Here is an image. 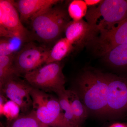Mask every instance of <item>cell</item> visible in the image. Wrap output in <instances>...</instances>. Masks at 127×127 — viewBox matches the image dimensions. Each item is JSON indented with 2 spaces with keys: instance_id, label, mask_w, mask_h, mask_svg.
Returning a JSON list of instances; mask_svg holds the SVG:
<instances>
[{
  "instance_id": "cell-1",
  "label": "cell",
  "mask_w": 127,
  "mask_h": 127,
  "mask_svg": "<svg viewBox=\"0 0 127 127\" xmlns=\"http://www.w3.org/2000/svg\"><path fill=\"white\" fill-rule=\"evenodd\" d=\"M75 91L89 112L106 115L108 84L107 74L93 70H85L76 78Z\"/></svg>"
},
{
  "instance_id": "cell-2",
  "label": "cell",
  "mask_w": 127,
  "mask_h": 127,
  "mask_svg": "<svg viewBox=\"0 0 127 127\" xmlns=\"http://www.w3.org/2000/svg\"><path fill=\"white\" fill-rule=\"evenodd\" d=\"M58 4L46 9L30 21L32 35L43 43L56 42L70 21L67 10Z\"/></svg>"
},
{
  "instance_id": "cell-3",
  "label": "cell",
  "mask_w": 127,
  "mask_h": 127,
  "mask_svg": "<svg viewBox=\"0 0 127 127\" xmlns=\"http://www.w3.org/2000/svg\"><path fill=\"white\" fill-rule=\"evenodd\" d=\"M89 24L98 33L116 27L127 18V0H104L97 6L91 7L86 16Z\"/></svg>"
},
{
  "instance_id": "cell-4",
  "label": "cell",
  "mask_w": 127,
  "mask_h": 127,
  "mask_svg": "<svg viewBox=\"0 0 127 127\" xmlns=\"http://www.w3.org/2000/svg\"><path fill=\"white\" fill-rule=\"evenodd\" d=\"M32 111L43 124L52 127H73L65 119L58 98L45 92L32 88Z\"/></svg>"
},
{
  "instance_id": "cell-5",
  "label": "cell",
  "mask_w": 127,
  "mask_h": 127,
  "mask_svg": "<svg viewBox=\"0 0 127 127\" xmlns=\"http://www.w3.org/2000/svg\"><path fill=\"white\" fill-rule=\"evenodd\" d=\"M26 81L34 88L57 95L66 90L65 78L60 62L45 64L24 75Z\"/></svg>"
},
{
  "instance_id": "cell-6",
  "label": "cell",
  "mask_w": 127,
  "mask_h": 127,
  "mask_svg": "<svg viewBox=\"0 0 127 127\" xmlns=\"http://www.w3.org/2000/svg\"><path fill=\"white\" fill-rule=\"evenodd\" d=\"M0 35L17 38L24 43L31 38L30 32L21 21L14 1L0 0Z\"/></svg>"
},
{
  "instance_id": "cell-7",
  "label": "cell",
  "mask_w": 127,
  "mask_h": 127,
  "mask_svg": "<svg viewBox=\"0 0 127 127\" xmlns=\"http://www.w3.org/2000/svg\"><path fill=\"white\" fill-rule=\"evenodd\" d=\"M50 50L34 43L25 45L14 57V67L17 75H25L45 64Z\"/></svg>"
},
{
  "instance_id": "cell-8",
  "label": "cell",
  "mask_w": 127,
  "mask_h": 127,
  "mask_svg": "<svg viewBox=\"0 0 127 127\" xmlns=\"http://www.w3.org/2000/svg\"><path fill=\"white\" fill-rule=\"evenodd\" d=\"M108 95L106 115L118 117L127 114V78L107 74Z\"/></svg>"
},
{
  "instance_id": "cell-9",
  "label": "cell",
  "mask_w": 127,
  "mask_h": 127,
  "mask_svg": "<svg viewBox=\"0 0 127 127\" xmlns=\"http://www.w3.org/2000/svg\"><path fill=\"white\" fill-rule=\"evenodd\" d=\"M18 77L14 76L6 80L0 88V93L18 105L21 114H26L32 109L31 92L33 87Z\"/></svg>"
},
{
  "instance_id": "cell-10",
  "label": "cell",
  "mask_w": 127,
  "mask_h": 127,
  "mask_svg": "<svg viewBox=\"0 0 127 127\" xmlns=\"http://www.w3.org/2000/svg\"><path fill=\"white\" fill-rule=\"evenodd\" d=\"M99 34L91 43L98 54L102 56L115 47L127 43V18L116 27Z\"/></svg>"
},
{
  "instance_id": "cell-11",
  "label": "cell",
  "mask_w": 127,
  "mask_h": 127,
  "mask_svg": "<svg viewBox=\"0 0 127 127\" xmlns=\"http://www.w3.org/2000/svg\"><path fill=\"white\" fill-rule=\"evenodd\" d=\"M64 32L66 39L74 47H78L92 43L98 34L94 26L83 19L71 21L66 27Z\"/></svg>"
},
{
  "instance_id": "cell-12",
  "label": "cell",
  "mask_w": 127,
  "mask_h": 127,
  "mask_svg": "<svg viewBox=\"0 0 127 127\" xmlns=\"http://www.w3.org/2000/svg\"><path fill=\"white\" fill-rule=\"evenodd\" d=\"M59 0H19L15 2L22 23L31 19L46 9L57 4Z\"/></svg>"
},
{
  "instance_id": "cell-13",
  "label": "cell",
  "mask_w": 127,
  "mask_h": 127,
  "mask_svg": "<svg viewBox=\"0 0 127 127\" xmlns=\"http://www.w3.org/2000/svg\"><path fill=\"white\" fill-rule=\"evenodd\" d=\"M102 57L105 62L114 68L127 70V43L115 47Z\"/></svg>"
},
{
  "instance_id": "cell-14",
  "label": "cell",
  "mask_w": 127,
  "mask_h": 127,
  "mask_svg": "<svg viewBox=\"0 0 127 127\" xmlns=\"http://www.w3.org/2000/svg\"><path fill=\"white\" fill-rule=\"evenodd\" d=\"M74 48V46L65 37L60 38L50 50L45 64L61 62Z\"/></svg>"
},
{
  "instance_id": "cell-15",
  "label": "cell",
  "mask_w": 127,
  "mask_h": 127,
  "mask_svg": "<svg viewBox=\"0 0 127 127\" xmlns=\"http://www.w3.org/2000/svg\"><path fill=\"white\" fill-rule=\"evenodd\" d=\"M66 92L78 125L81 127L86 120L89 112L75 91L71 89L66 90Z\"/></svg>"
},
{
  "instance_id": "cell-16",
  "label": "cell",
  "mask_w": 127,
  "mask_h": 127,
  "mask_svg": "<svg viewBox=\"0 0 127 127\" xmlns=\"http://www.w3.org/2000/svg\"><path fill=\"white\" fill-rule=\"evenodd\" d=\"M15 56H0V88L10 78L18 76L14 67Z\"/></svg>"
},
{
  "instance_id": "cell-17",
  "label": "cell",
  "mask_w": 127,
  "mask_h": 127,
  "mask_svg": "<svg viewBox=\"0 0 127 127\" xmlns=\"http://www.w3.org/2000/svg\"><path fill=\"white\" fill-rule=\"evenodd\" d=\"M37 118L32 111L26 114H21L9 122L7 127H47Z\"/></svg>"
},
{
  "instance_id": "cell-18",
  "label": "cell",
  "mask_w": 127,
  "mask_h": 127,
  "mask_svg": "<svg viewBox=\"0 0 127 127\" xmlns=\"http://www.w3.org/2000/svg\"><path fill=\"white\" fill-rule=\"evenodd\" d=\"M66 91V89L57 94L62 112L65 119L73 127H79L74 117Z\"/></svg>"
},
{
  "instance_id": "cell-19",
  "label": "cell",
  "mask_w": 127,
  "mask_h": 127,
  "mask_svg": "<svg viewBox=\"0 0 127 127\" xmlns=\"http://www.w3.org/2000/svg\"><path fill=\"white\" fill-rule=\"evenodd\" d=\"M24 43L17 38L1 37L0 40V56L15 55L17 51Z\"/></svg>"
},
{
  "instance_id": "cell-20",
  "label": "cell",
  "mask_w": 127,
  "mask_h": 127,
  "mask_svg": "<svg viewBox=\"0 0 127 127\" xmlns=\"http://www.w3.org/2000/svg\"><path fill=\"white\" fill-rule=\"evenodd\" d=\"M87 6L84 1L74 0L70 2L67 8V12L72 21L82 20L87 12Z\"/></svg>"
},
{
  "instance_id": "cell-21",
  "label": "cell",
  "mask_w": 127,
  "mask_h": 127,
  "mask_svg": "<svg viewBox=\"0 0 127 127\" xmlns=\"http://www.w3.org/2000/svg\"><path fill=\"white\" fill-rule=\"evenodd\" d=\"M20 111L18 105L9 100L6 102L2 110L0 111V114L5 116L10 122L20 116Z\"/></svg>"
},
{
  "instance_id": "cell-22",
  "label": "cell",
  "mask_w": 127,
  "mask_h": 127,
  "mask_svg": "<svg viewBox=\"0 0 127 127\" xmlns=\"http://www.w3.org/2000/svg\"><path fill=\"white\" fill-rule=\"evenodd\" d=\"M87 6L91 7L97 6L101 2V0H84Z\"/></svg>"
},
{
  "instance_id": "cell-23",
  "label": "cell",
  "mask_w": 127,
  "mask_h": 127,
  "mask_svg": "<svg viewBox=\"0 0 127 127\" xmlns=\"http://www.w3.org/2000/svg\"><path fill=\"white\" fill-rule=\"evenodd\" d=\"M109 127H127V125L123 123H117L113 124Z\"/></svg>"
},
{
  "instance_id": "cell-24",
  "label": "cell",
  "mask_w": 127,
  "mask_h": 127,
  "mask_svg": "<svg viewBox=\"0 0 127 127\" xmlns=\"http://www.w3.org/2000/svg\"></svg>"
}]
</instances>
